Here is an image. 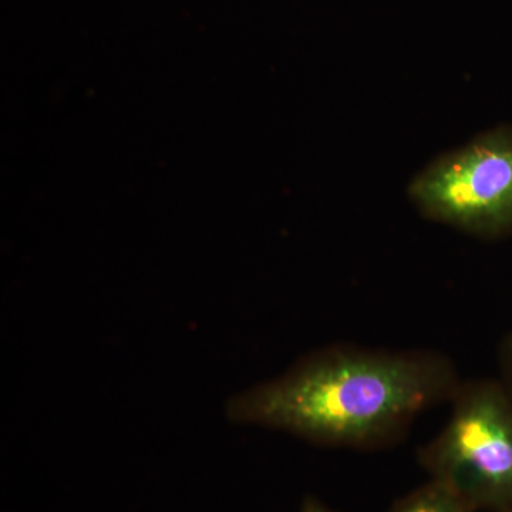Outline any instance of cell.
<instances>
[{
	"instance_id": "obj_1",
	"label": "cell",
	"mask_w": 512,
	"mask_h": 512,
	"mask_svg": "<svg viewBox=\"0 0 512 512\" xmlns=\"http://www.w3.org/2000/svg\"><path fill=\"white\" fill-rule=\"evenodd\" d=\"M460 384L441 353L336 345L235 394L225 412L235 424L365 450L399 439L421 413L451 402Z\"/></svg>"
},
{
	"instance_id": "obj_2",
	"label": "cell",
	"mask_w": 512,
	"mask_h": 512,
	"mask_svg": "<svg viewBox=\"0 0 512 512\" xmlns=\"http://www.w3.org/2000/svg\"><path fill=\"white\" fill-rule=\"evenodd\" d=\"M450 419L419 453L431 481L471 511L512 512V397L501 380L461 382Z\"/></svg>"
},
{
	"instance_id": "obj_3",
	"label": "cell",
	"mask_w": 512,
	"mask_h": 512,
	"mask_svg": "<svg viewBox=\"0 0 512 512\" xmlns=\"http://www.w3.org/2000/svg\"><path fill=\"white\" fill-rule=\"evenodd\" d=\"M407 197L427 220L485 241L512 235V124L483 131L424 165Z\"/></svg>"
},
{
	"instance_id": "obj_4",
	"label": "cell",
	"mask_w": 512,
	"mask_h": 512,
	"mask_svg": "<svg viewBox=\"0 0 512 512\" xmlns=\"http://www.w3.org/2000/svg\"><path fill=\"white\" fill-rule=\"evenodd\" d=\"M390 512H474L456 495L450 493L440 484H429L413 491L394 505Z\"/></svg>"
},
{
	"instance_id": "obj_5",
	"label": "cell",
	"mask_w": 512,
	"mask_h": 512,
	"mask_svg": "<svg viewBox=\"0 0 512 512\" xmlns=\"http://www.w3.org/2000/svg\"><path fill=\"white\" fill-rule=\"evenodd\" d=\"M500 363L501 375H503L501 383L504 384L505 389L512 397V333L508 335V338L503 342V346H501Z\"/></svg>"
},
{
	"instance_id": "obj_6",
	"label": "cell",
	"mask_w": 512,
	"mask_h": 512,
	"mask_svg": "<svg viewBox=\"0 0 512 512\" xmlns=\"http://www.w3.org/2000/svg\"><path fill=\"white\" fill-rule=\"evenodd\" d=\"M301 512H333L326 507L325 504L320 503L318 498L306 497L303 500Z\"/></svg>"
}]
</instances>
